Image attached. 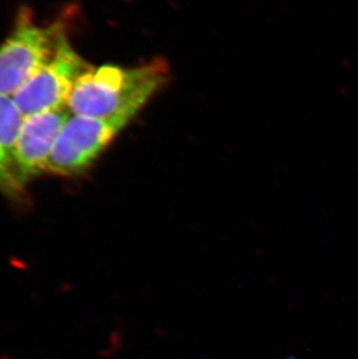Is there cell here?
I'll return each mask as SVG.
<instances>
[{"label":"cell","mask_w":358,"mask_h":359,"mask_svg":"<svg viewBox=\"0 0 358 359\" xmlns=\"http://www.w3.org/2000/svg\"><path fill=\"white\" fill-rule=\"evenodd\" d=\"M91 67L67 35L51 57L18 90L14 102L25 116L67 107L76 81Z\"/></svg>","instance_id":"cell-4"},{"label":"cell","mask_w":358,"mask_h":359,"mask_svg":"<svg viewBox=\"0 0 358 359\" xmlns=\"http://www.w3.org/2000/svg\"><path fill=\"white\" fill-rule=\"evenodd\" d=\"M72 113L68 107L25 116L14 150V170L21 190L44 172L63 126Z\"/></svg>","instance_id":"cell-5"},{"label":"cell","mask_w":358,"mask_h":359,"mask_svg":"<svg viewBox=\"0 0 358 359\" xmlns=\"http://www.w3.org/2000/svg\"><path fill=\"white\" fill-rule=\"evenodd\" d=\"M24 119L13 97L0 93V192L13 199L24 194L14 170V150Z\"/></svg>","instance_id":"cell-6"},{"label":"cell","mask_w":358,"mask_h":359,"mask_svg":"<svg viewBox=\"0 0 358 359\" xmlns=\"http://www.w3.org/2000/svg\"><path fill=\"white\" fill-rule=\"evenodd\" d=\"M169 77L163 60L134 68L91 67L76 81L67 107L74 116L131 122Z\"/></svg>","instance_id":"cell-1"},{"label":"cell","mask_w":358,"mask_h":359,"mask_svg":"<svg viewBox=\"0 0 358 359\" xmlns=\"http://www.w3.org/2000/svg\"><path fill=\"white\" fill-rule=\"evenodd\" d=\"M128 123L72 114L58 135L44 172L63 177L84 173Z\"/></svg>","instance_id":"cell-3"},{"label":"cell","mask_w":358,"mask_h":359,"mask_svg":"<svg viewBox=\"0 0 358 359\" xmlns=\"http://www.w3.org/2000/svg\"><path fill=\"white\" fill-rule=\"evenodd\" d=\"M67 35L65 22L37 24L31 8L21 7L12 31L0 44V93L13 97Z\"/></svg>","instance_id":"cell-2"}]
</instances>
